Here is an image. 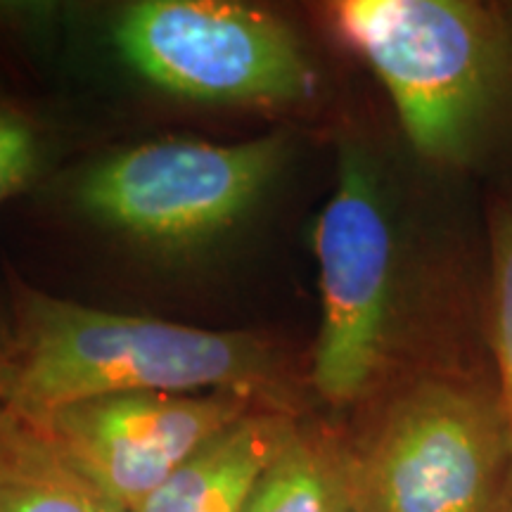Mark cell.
Returning a JSON list of instances; mask_svg holds the SVG:
<instances>
[{"instance_id":"3","label":"cell","mask_w":512,"mask_h":512,"mask_svg":"<svg viewBox=\"0 0 512 512\" xmlns=\"http://www.w3.org/2000/svg\"><path fill=\"white\" fill-rule=\"evenodd\" d=\"M508 486L501 401L463 377L408 384L351 453L354 512H496Z\"/></svg>"},{"instance_id":"1","label":"cell","mask_w":512,"mask_h":512,"mask_svg":"<svg viewBox=\"0 0 512 512\" xmlns=\"http://www.w3.org/2000/svg\"><path fill=\"white\" fill-rule=\"evenodd\" d=\"M128 392H233L285 408V370L252 332L124 316L22 287L0 406L41 420L69 403ZM290 411V408H287Z\"/></svg>"},{"instance_id":"7","label":"cell","mask_w":512,"mask_h":512,"mask_svg":"<svg viewBox=\"0 0 512 512\" xmlns=\"http://www.w3.org/2000/svg\"><path fill=\"white\" fill-rule=\"evenodd\" d=\"M261 406L233 392H128L69 403L29 422L107 501L133 512L185 460Z\"/></svg>"},{"instance_id":"13","label":"cell","mask_w":512,"mask_h":512,"mask_svg":"<svg viewBox=\"0 0 512 512\" xmlns=\"http://www.w3.org/2000/svg\"><path fill=\"white\" fill-rule=\"evenodd\" d=\"M496 512H512V494L508 491V496L503 498V503H501V508H498Z\"/></svg>"},{"instance_id":"11","label":"cell","mask_w":512,"mask_h":512,"mask_svg":"<svg viewBox=\"0 0 512 512\" xmlns=\"http://www.w3.org/2000/svg\"><path fill=\"white\" fill-rule=\"evenodd\" d=\"M491 339L498 368V401L510 444L512 494V200L498 204L491 219Z\"/></svg>"},{"instance_id":"4","label":"cell","mask_w":512,"mask_h":512,"mask_svg":"<svg viewBox=\"0 0 512 512\" xmlns=\"http://www.w3.org/2000/svg\"><path fill=\"white\" fill-rule=\"evenodd\" d=\"M119 53L162 91L207 102H299L316 86L292 29L219 0H145L121 12Z\"/></svg>"},{"instance_id":"8","label":"cell","mask_w":512,"mask_h":512,"mask_svg":"<svg viewBox=\"0 0 512 512\" xmlns=\"http://www.w3.org/2000/svg\"><path fill=\"white\" fill-rule=\"evenodd\" d=\"M297 432L287 408H254L185 460L133 512H245L254 486Z\"/></svg>"},{"instance_id":"6","label":"cell","mask_w":512,"mask_h":512,"mask_svg":"<svg viewBox=\"0 0 512 512\" xmlns=\"http://www.w3.org/2000/svg\"><path fill=\"white\" fill-rule=\"evenodd\" d=\"M313 242L323 318L311 382L332 406H347L380 373L394 290V235L361 147L339 155L335 192L320 211Z\"/></svg>"},{"instance_id":"10","label":"cell","mask_w":512,"mask_h":512,"mask_svg":"<svg viewBox=\"0 0 512 512\" xmlns=\"http://www.w3.org/2000/svg\"><path fill=\"white\" fill-rule=\"evenodd\" d=\"M245 512H354L351 451L299 427L254 486Z\"/></svg>"},{"instance_id":"9","label":"cell","mask_w":512,"mask_h":512,"mask_svg":"<svg viewBox=\"0 0 512 512\" xmlns=\"http://www.w3.org/2000/svg\"><path fill=\"white\" fill-rule=\"evenodd\" d=\"M0 512H121L86 482L48 434L0 406Z\"/></svg>"},{"instance_id":"12","label":"cell","mask_w":512,"mask_h":512,"mask_svg":"<svg viewBox=\"0 0 512 512\" xmlns=\"http://www.w3.org/2000/svg\"><path fill=\"white\" fill-rule=\"evenodd\" d=\"M41 166V140L15 107L0 105V204L34 181Z\"/></svg>"},{"instance_id":"5","label":"cell","mask_w":512,"mask_h":512,"mask_svg":"<svg viewBox=\"0 0 512 512\" xmlns=\"http://www.w3.org/2000/svg\"><path fill=\"white\" fill-rule=\"evenodd\" d=\"M287 143L271 133L245 143L157 140L95 164L79 202L107 226L157 245H190L238 223L283 166Z\"/></svg>"},{"instance_id":"2","label":"cell","mask_w":512,"mask_h":512,"mask_svg":"<svg viewBox=\"0 0 512 512\" xmlns=\"http://www.w3.org/2000/svg\"><path fill=\"white\" fill-rule=\"evenodd\" d=\"M332 15L380 76L415 150L465 162L512 83L501 15L467 0H342Z\"/></svg>"}]
</instances>
